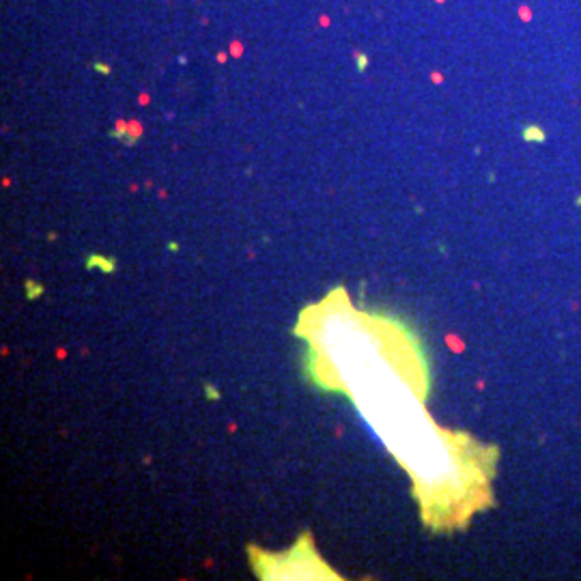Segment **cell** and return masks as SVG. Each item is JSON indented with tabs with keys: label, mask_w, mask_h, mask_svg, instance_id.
<instances>
[{
	"label": "cell",
	"mask_w": 581,
	"mask_h": 581,
	"mask_svg": "<svg viewBox=\"0 0 581 581\" xmlns=\"http://www.w3.org/2000/svg\"><path fill=\"white\" fill-rule=\"evenodd\" d=\"M95 67H97V69H99V71H101V73H108V71H110V69H108V67H106V65H95Z\"/></svg>",
	"instance_id": "obj_2"
},
{
	"label": "cell",
	"mask_w": 581,
	"mask_h": 581,
	"mask_svg": "<svg viewBox=\"0 0 581 581\" xmlns=\"http://www.w3.org/2000/svg\"><path fill=\"white\" fill-rule=\"evenodd\" d=\"M89 267H99V269H104V271H112L115 269V260H110V258H104V256H91L89 258Z\"/></svg>",
	"instance_id": "obj_1"
}]
</instances>
